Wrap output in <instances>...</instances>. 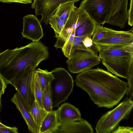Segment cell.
Wrapping results in <instances>:
<instances>
[{
  "label": "cell",
  "instance_id": "6da1fadb",
  "mask_svg": "<svg viewBox=\"0 0 133 133\" xmlns=\"http://www.w3.org/2000/svg\"><path fill=\"white\" fill-rule=\"evenodd\" d=\"M48 48L40 41L0 53V75L6 84L12 81L27 67L36 68L39 63L49 58Z\"/></svg>",
  "mask_w": 133,
  "mask_h": 133
},
{
  "label": "cell",
  "instance_id": "7a4b0ae2",
  "mask_svg": "<svg viewBox=\"0 0 133 133\" xmlns=\"http://www.w3.org/2000/svg\"><path fill=\"white\" fill-rule=\"evenodd\" d=\"M76 86L85 91L98 107L110 108L117 104L124 95L110 88L89 70L76 76Z\"/></svg>",
  "mask_w": 133,
  "mask_h": 133
},
{
  "label": "cell",
  "instance_id": "3957f363",
  "mask_svg": "<svg viewBox=\"0 0 133 133\" xmlns=\"http://www.w3.org/2000/svg\"><path fill=\"white\" fill-rule=\"evenodd\" d=\"M133 107L132 99L126 97L114 108L102 115L96 124V132H111L118 126L121 121L129 118Z\"/></svg>",
  "mask_w": 133,
  "mask_h": 133
},
{
  "label": "cell",
  "instance_id": "277c9868",
  "mask_svg": "<svg viewBox=\"0 0 133 133\" xmlns=\"http://www.w3.org/2000/svg\"><path fill=\"white\" fill-rule=\"evenodd\" d=\"M51 72L54 77L50 84L52 107H58L72 92L74 81L71 75L63 68H56Z\"/></svg>",
  "mask_w": 133,
  "mask_h": 133
},
{
  "label": "cell",
  "instance_id": "5b68a950",
  "mask_svg": "<svg viewBox=\"0 0 133 133\" xmlns=\"http://www.w3.org/2000/svg\"><path fill=\"white\" fill-rule=\"evenodd\" d=\"M97 52L91 48L73 47L66 62L69 71L73 74L80 73L99 64L101 59Z\"/></svg>",
  "mask_w": 133,
  "mask_h": 133
},
{
  "label": "cell",
  "instance_id": "8992f818",
  "mask_svg": "<svg viewBox=\"0 0 133 133\" xmlns=\"http://www.w3.org/2000/svg\"><path fill=\"white\" fill-rule=\"evenodd\" d=\"M36 68L27 67L12 81L11 84L17 91L29 112L35 100L32 82Z\"/></svg>",
  "mask_w": 133,
  "mask_h": 133
},
{
  "label": "cell",
  "instance_id": "52a82bcc",
  "mask_svg": "<svg viewBox=\"0 0 133 133\" xmlns=\"http://www.w3.org/2000/svg\"><path fill=\"white\" fill-rule=\"evenodd\" d=\"M111 0H83L79 7L96 24L106 23L111 9Z\"/></svg>",
  "mask_w": 133,
  "mask_h": 133
},
{
  "label": "cell",
  "instance_id": "ba28073f",
  "mask_svg": "<svg viewBox=\"0 0 133 133\" xmlns=\"http://www.w3.org/2000/svg\"><path fill=\"white\" fill-rule=\"evenodd\" d=\"M81 0H33L31 8L34 9L35 16L41 15V23L47 25L49 20L56 12L59 5L70 2H76Z\"/></svg>",
  "mask_w": 133,
  "mask_h": 133
},
{
  "label": "cell",
  "instance_id": "9c48e42d",
  "mask_svg": "<svg viewBox=\"0 0 133 133\" xmlns=\"http://www.w3.org/2000/svg\"><path fill=\"white\" fill-rule=\"evenodd\" d=\"M96 46L101 60L133 57V42L123 45L108 46L96 45Z\"/></svg>",
  "mask_w": 133,
  "mask_h": 133
},
{
  "label": "cell",
  "instance_id": "30bf717a",
  "mask_svg": "<svg viewBox=\"0 0 133 133\" xmlns=\"http://www.w3.org/2000/svg\"><path fill=\"white\" fill-rule=\"evenodd\" d=\"M111 10L106 23L124 28L127 20V8L128 0H111Z\"/></svg>",
  "mask_w": 133,
  "mask_h": 133
},
{
  "label": "cell",
  "instance_id": "8fae6325",
  "mask_svg": "<svg viewBox=\"0 0 133 133\" xmlns=\"http://www.w3.org/2000/svg\"><path fill=\"white\" fill-rule=\"evenodd\" d=\"M23 37L32 40L38 41L44 36L43 31L40 21L33 15H28L23 18Z\"/></svg>",
  "mask_w": 133,
  "mask_h": 133
},
{
  "label": "cell",
  "instance_id": "7c38bea8",
  "mask_svg": "<svg viewBox=\"0 0 133 133\" xmlns=\"http://www.w3.org/2000/svg\"><path fill=\"white\" fill-rule=\"evenodd\" d=\"M133 42V29L127 31L114 30L103 39L93 42L97 46H118L126 45Z\"/></svg>",
  "mask_w": 133,
  "mask_h": 133
},
{
  "label": "cell",
  "instance_id": "4fadbf2b",
  "mask_svg": "<svg viewBox=\"0 0 133 133\" xmlns=\"http://www.w3.org/2000/svg\"><path fill=\"white\" fill-rule=\"evenodd\" d=\"M89 70L96 77L110 88L124 95L126 94L128 89L127 82L101 68H97L91 69Z\"/></svg>",
  "mask_w": 133,
  "mask_h": 133
},
{
  "label": "cell",
  "instance_id": "5bb4252c",
  "mask_svg": "<svg viewBox=\"0 0 133 133\" xmlns=\"http://www.w3.org/2000/svg\"><path fill=\"white\" fill-rule=\"evenodd\" d=\"M102 61V64L109 72L127 79L131 65L133 63V57Z\"/></svg>",
  "mask_w": 133,
  "mask_h": 133
},
{
  "label": "cell",
  "instance_id": "9a60e30c",
  "mask_svg": "<svg viewBox=\"0 0 133 133\" xmlns=\"http://www.w3.org/2000/svg\"><path fill=\"white\" fill-rule=\"evenodd\" d=\"M91 125L82 118L68 123L61 124L56 133H93Z\"/></svg>",
  "mask_w": 133,
  "mask_h": 133
},
{
  "label": "cell",
  "instance_id": "2e32d148",
  "mask_svg": "<svg viewBox=\"0 0 133 133\" xmlns=\"http://www.w3.org/2000/svg\"><path fill=\"white\" fill-rule=\"evenodd\" d=\"M56 113L57 120L61 124L70 122L81 118L79 110L68 103H64L61 105L56 110Z\"/></svg>",
  "mask_w": 133,
  "mask_h": 133
},
{
  "label": "cell",
  "instance_id": "e0dca14e",
  "mask_svg": "<svg viewBox=\"0 0 133 133\" xmlns=\"http://www.w3.org/2000/svg\"><path fill=\"white\" fill-rule=\"evenodd\" d=\"M11 101L15 105L16 108L20 112L30 131L33 133H39L29 111L18 92L14 94L11 99Z\"/></svg>",
  "mask_w": 133,
  "mask_h": 133
},
{
  "label": "cell",
  "instance_id": "ac0fdd59",
  "mask_svg": "<svg viewBox=\"0 0 133 133\" xmlns=\"http://www.w3.org/2000/svg\"><path fill=\"white\" fill-rule=\"evenodd\" d=\"M88 17L87 14L82 8L79 7L77 8L69 17L62 30L71 33Z\"/></svg>",
  "mask_w": 133,
  "mask_h": 133
},
{
  "label": "cell",
  "instance_id": "d6986e66",
  "mask_svg": "<svg viewBox=\"0 0 133 133\" xmlns=\"http://www.w3.org/2000/svg\"><path fill=\"white\" fill-rule=\"evenodd\" d=\"M61 124L57 118L56 110H52L48 112L44 119L39 133H56Z\"/></svg>",
  "mask_w": 133,
  "mask_h": 133
},
{
  "label": "cell",
  "instance_id": "ffe728a7",
  "mask_svg": "<svg viewBox=\"0 0 133 133\" xmlns=\"http://www.w3.org/2000/svg\"><path fill=\"white\" fill-rule=\"evenodd\" d=\"M29 112L39 133L42 123L48 112L42 108L35 99Z\"/></svg>",
  "mask_w": 133,
  "mask_h": 133
},
{
  "label": "cell",
  "instance_id": "44dd1931",
  "mask_svg": "<svg viewBox=\"0 0 133 133\" xmlns=\"http://www.w3.org/2000/svg\"><path fill=\"white\" fill-rule=\"evenodd\" d=\"M96 24L88 17L75 30V36L91 37L95 31Z\"/></svg>",
  "mask_w": 133,
  "mask_h": 133
},
{
  "label": "cell",
  "instance_id": "7402d4cb",
  "mask_svg": "<svg viewBox=\"0 0 133 133\" xmlns=\"http://www.w3.org/2000/svg\"><path fill=\"white\" fill-rule=\"evenodd\" d=\"M75 3L70 2L60 4L55 14L66 23L71 15L77 8L74 5Z\"/></svg>",
  "mask_w": 133,
  "mask_h": 133
},
{
  "label": "cell",
  "instance_id": "603a6c76",
  "mask_svg": "<svg viewBox=\"0 0 133 133\" xmlns=\"http://www.w3.org/2000/svg\"><path fill=\"white\" fill-rule=\"evenodd\" d=\"M35 72L43 91L54 79V76L51 71L49 72L46 70L38 68L35 70Z\"/></svg>",
  "mask_w": 133,
  "mask_h": 133
},
{
  "label": "cell",
  "instance_id": "cb8c5ba5",
  "mask_svg": "<svg viewBox=\"0 0 133 133\" xmlns=\"http://www.w3.org/2000/svg\"><path fill=\"white\" fill-rule=\"evenodd\" d=\"M65 23V22L61 20L57 15L55 14L50 18L49 24L53 29L55 34V37L56 38L59 36Z\"/></svg>",
  "mask_w": 133,
  "mask_h": 133
},
{
  "label": "cell",
  "instance_id": "d4e9b609",
  "mask_svg": "<svg viewBox=\"0 0 133 133\" xmlns=\"http://www.w3.org/2000/svg\"><path fill=\"white\" fill-rule=\"evenodd\" d=\"M32 89L35 99L42 108H44L42 102L43 91L35 72L33 80Z\"/></svg>",
  "mask_w": 133,
  "mask_h": 133
},
{
  "label": "cell",
  "instance_id": "484cf974",
  "mask_svg": "<svg viewBox=\"0 0 133 133\" xmlns=\"http://www.w3.org/2000/svg\"><path fill=\"white\" fill-rule=\"evenodd\" d=\"M96 24V28L92 38L93 42L103 39L114 31L112 29Z\"/></svg>",
  "mask_w": 133,
  "mask_h": 133
},
{
  "label": "cell",
  "instance_id": "4316f807",
  "mask_svg": "<svg viewBox=\"0 0 133 133\" xmlns=\"http://www.w3.org/2000/svg\"><path fill=\"white\" fill-rule=\"evenodd\" d=\"M42 102L43 108L47 112L52 111L53 108L50 84L43 91Z\"/></svg>",
  "mask_w": 133,
  "mask_h": 133
},
{
  "label": "cell",
  "instance_id": "83f0119b",
  "mask_svg": "<svg viewBox=\"0 0 133 133\" xmlns=\"http://www.w3.org/2000/svg\"><path fill=\"white\" fill-rule=\"evenodd\" d=\"M75 30L70 34L62 48L64 55L68 58L70 57L73 46L75 36Z\"/></svg>",
  "mask_w": 133,
  "mask_h": 133
},
{
  "label": "cell",
  "instance_id": "f1b7e54d",
  "mask_svg": "<svg viewBox=\"0 0 133 133\" xmlns=\"http://www.w3.org/2000/svg\"><path fill=\"white\" fill-rule=\"evenodd\" d=\"M128 89L126 93L127 97L132 99L133 98V63L131 65L127 79Z\"/></svg>",
  "mask_w": 133,
  "mask_h": 133
},
{
  "label": "cell",
  "instance_id": "f546056e",
  "mask_svg": "<svg viewBox=\"0 0 133 133\" xmlns=\"http://www.w3.org/2000/svg\"><path fill=\"white\" fill-rule=\"evenodd\" d=\"M112 133H133V128L129 127L118 126Z\"/></svg>",
  "mask_w": 133,
  "mask_h": 133
},
{
  "label": "cell",
  "instance_id": "4dcf8cb0",
  "mask_svg": "<svg viewBox=\"0 0 133 133\" xmlns=\"http://www.w3.org/2000/svg\"><path fill=\"white\" fill-rule=\"evenodd\" d=\"M133 0H130L129 9L127 11V19L128 25L132 26L133 25Z\"/></svg>",
  "mask_w": 133,
  "mask_h": 133
},
{
  "label": "cell",
  "instance_id": "1f68e13d",
  "mask_svg": "<svg viewBox=\"0 0 133 133\" xmlns=\"http://www.w3.org/2000/svg\"><path fill=\"white\" fill-rule=\"evenodd\" d=\"M86 36H75L73 44V47H82L84 46L83 45V41Z\"/></svg>",
  "mask_w": 133,
  "mask_h": 133
},
{
  "label": "cell",
  "instance_id": "d6a6232c",
  "mask_svg": "<svg viewBox=\"0 0 133 133\" xmlns=\"http://www.w3.org/2000/svg\"><path fill=\"white\" fill-rule=\"evenodd\" d=\"M18 129L16 127H6L0 128V133H17Z\"/></svg>",
  "mask_w": 133,
  "mask_h": 133
},
{
  "label": "cell",
  "instance_id": "836d02e7",
  "mask_svg": "<svg viewBox=\"0 0 133 133\" xmlns=\"http://www.w3.org/2000/svg\"><path fill=\"white\" fill-rule=\"evenodd\" d=\"M83 43L84 46L90 48H91L94 44L91 37L87 36L85 37L84 39Z\"/></svg>",
  "mask_w": 133,
  "mask_h": 133
},
{
  "label": "cell",
  "instance_id": "e575fe53",
  "mask_svg": "<svg viewBox=\"0 0 133 133\" xmlns=\"http://www.w3.org/2000/svg\"><path fill=\"white\" fill-rule=\"evenodd\" d=\"M33 0H0V2L3 3H18L24 4L31 3Z\"/></svg>",
  "mask_w": 133,
  "mask_h": 133
},
{
  "label": "cell",
  "instance_id": "d590c367",
  "mask_svg": "<svg viewBox=\"0 0 133 133\" xmlns=\"http://www.w3.org/2000/svg\"><path fill=\"white\" fill-rule=\"evenodd\" d=\"M6 84L3 79L0 75V92H2L4 94L6 87Z\"/></svg>",
  "mask_w": 133,
  "mask_h": 133
},
{
  "label": "cell",
  "instance_id": "8d00e7d4",
  "mask_svg": "<svg viewBox=\"0 0 133 133\" xmlns=\"http://www.w3.org/2000/svg\"><path fill=\"white\" fill-rule=\"evenodd\" d=\"M8 126L3 124L0 122V128H4L7 127Z\"/></svg>",
  "mask_w": 133,
  "mask_h": 133
},
{
  "label": "cell",
  "instance_id": "74e56055",
  "mask_svg": "<svg viewBox=\"0 0 133 133\" xmlns=\"http://www.w3.org/2000/svg\"><path fill=\"white\" fill-rule=\"evenodd\" d=\"M4 93H3V92H0V112L1 111L0 109H1V97H2V95L4 94Z\"/></svg>",
  "mask_w": 133,
  "mask_h": 133
},
{
  "label": "cell",
  "instance_id": "f35d334b",
  "mask_svg": "<svg viewBox=\"0 0 133 133\" xmlns=\"http://www.w3.org/2000/svg\"><path fill=\"white\" fill-rule=\"evenodd\" d=\"M0 122H1V121H0Z\"/></svg>",
  "mask_w": 133,
  "mask_h": 133
}]
</instances>
